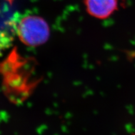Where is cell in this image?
Returning a JSON list of instances; mask_svg holds the SVG:
<instances>
[{
    "label": "cell",
    "instance_id": "6da1fadb",
    "mask_svg": "<svg viewBox=\"0 0 135 135\" xmlns=\"http://www.w3.org/2000/svg\"><path fill=\"white\" fill-rule=\"evenodd\" d=\"M16 35L22 43L29 46H38L48 41L50 29L47 22L41 17L28 15L15 23Z\"/></svg>",
    "mask_w": 135,
    "mask_h": 135
},
{
    "label": "cell",
    "instance_id": "7a4b0ae2",
    "mask_svg": "<svg viewBox=\"0 0 135 135\" xmlns=\"http://www.w3.org/2000/svg\"><path fill=\"white\" fill-rule=\"evenodd\" d=\"M87 12L98 19L108 18L118 9V0H84Z\"/></svg>",
    "mask_w": 135,
    "mask_h": 135
},
{
    "label": "cell",
    "instance_id": "3957f363",
    "mask_svg": "<svg viewBox=\"0 0 135 135\" xmlns=\"http://www.w3.org/2000/svg\"><path fill=\"white\" fill-rule=\"evenodd\" d=\"M134 135H135V134H134Z\"/></svg>",
    "mask_w": 135,
    "mask_h": 135
}]
</instances>
